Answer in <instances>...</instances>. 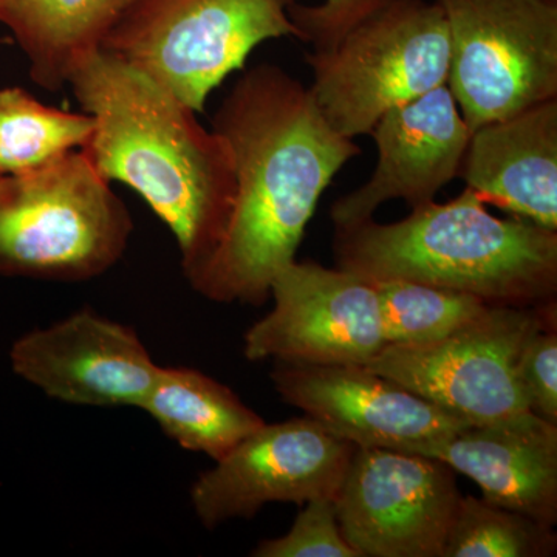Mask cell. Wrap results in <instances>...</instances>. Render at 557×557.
<instances>
[{"label": "cell", "instance_id": "6da1fadb", "mask_svg": "<svg viewBox=\"0 0 557 557\" xmlns=\"http://www.w3.org/2000/svg\"><path fill=\"white\" fill-rule=\"evenodd\" d=\"M211 129L233 152L236 200L225 236L189 284L212 302L260 307L295 262L322 194L361 148L330 126L309 87L267 62L231 87Z\"/></svg>", "mask_w": 557, "mask_h": 557}, {"label": "cell", "instance_id": "7a4b0ae2", "mask_svg": "<svg viewBox=\"0 0 557 557\" xmlns=\"http://www.w3.org/2000/svg\"><path fill=\"white\" fill-rule=\"evenodd\" d=\"M69 86L95 120L83 149L109 182L134 189L171 230L193 281L225 236L236 200L228 143L159 81L108 50L81 62Z\"/></svg>", "mask_w": 557, "mask_h": 557}, {"label": "cell", "instance_id": "3957f363", "mask_svg": "<svg viewBox=\"0 0 557 557\" xmlns=\"http://www.w3.org/2000/svg\"><path fill=\"white\" fill-rule=\"evenodd\" d=\"M336 267L369 281L399 278L469 293L491 306L556 302L557 231L498 219L475 190L421 205L394 223L335 228Z\"/></svg>", "mask_w": 557, "mask_h": 557}, {"label": "cell", "instance_id": "277c9868", "mask_svg": "<svg viewBox=\"0 0 557 557\" xmlns=\"http://www.w3.org/2000/svg\"><path fill=\"white\" fill-rule=\"evenodd\" d=\"M84 149L0 175V276L84 282L108 273L129 245V209Z\"/></svg>", "mask_w": 557, "mask_h": 557}, {"label": "cell", "instance_id": "5b68a950", "mask_svg": "<svg viewBox=\"0 0 557 557\" xmlns=\"http://www.w3.org/2000/svg\"><path fill=\"white\" fill-rule=\"evenodd\" d=\"M311 97L347 138L372 132L387 110L448 84L450 42L434 0H388L329 51L306 57Z\"/></svg>", "mask_w": 557, "mask_h": 557}, {"label": "cell", "instance_id": "8992f818", "mask_svg": "<svg viewBox=\"0 0 557 557\" xmlns=\"http://www.w3.org/2000/svg\"><path fill=\"white\" fill-rule=\"evenodd\" d=\"M300 0H135L102 50L116 54L183 104L205 112L209 94L271 39H300L288 11Z\"/></svg>", "mask_w": 557, "mask_h": 557}, {"label": "cell", "instance_id": "52a82bcc", "mask_svg": "<svg viewBox=\"0 0 557 557\" xmlns=\"http://www.w3.org/2000/svg\"><path fill=\"white\" fill-rule=\"evenodd\" d=\"M448 22V87L469 129L557 98V0H434Z\"/></svg>", "mask_w": 557, "mask_h": 557}, {"label": "cell", "instance_id": "ba28073f", "mask_svg": "<svg viewBox=\"0 0 557 557\" xmlns=\"http://www.w3.org/2000/svg\"><path fill=\"white\" fill-rule=\"evenodd\" d=\"M556 317V302L490 306L445 338L386 344L366 368L469 424L487 423L530 410L519 381L520 355Z\"/></svg>", "mask_w": 557, "mask_h": 557}, {"label": "cell", "instance_id": "9c48e42d", "mask_svg": "<svg viewBox=\"0 0 557 557\" xmlns=\"http://www.w3.org/2000/svg\"><path fill=\"white\" fill-rule=\"evenodd\" d=\"M460 498L456 471L438 458L358 448L336 512L361 557H443Z\"/></svg>", "mask_w": 557, "mask_h": 557}, {"label": "cell", "instance_id": "30bf717a", "mask_svg": "<svg viewBox=\"0 0 557 557\" xmlns=\"http://www.w3.org/2000/svg\"><path fill=\"white\" fill-rule=\"evenodd\" d=\"M270 298L273 309L245 333L249 361L368 366L386 346L376 289L350 271L295 260Z\"/></svg>", "mask_w": 557, "mask_h": 557}, {"label": "cell", "instance_id": "8fae6325", "mask_svg": "<svg viewBox=\"0 0 557 557\" xmlns=\"http://www.w3.org/2000/svg\"><path fill=\"white\" fill-rule=\"evenodd\" d=\"M357 449L307 416L265 423L194 482L190 504L205 527L215 528L277 502L336 500Z\"/></svg>", "mask_w": 557, "mask_h": 557}, {"label": "cell", "instance_id": "7c38bea8", "mask_svg": "<svg viewBox=\"0 0 557 557\" xmlns=\"http://www.w3.org/2000/svg\"><path fill=\"white\" fill-rule=\"evenodd\" d=\"M271 380L285 403L357 448L418 454L469 426L366 366L274 361Z\"/></svg>", "mask_w": 557, "mask_h": 557}, {"label": "cell", "instance_id": "4fadbf2b", "mask_svg": "<svg viewBox=\"0 0 557 557\" xmlns=\"http://www.w3.org/2000/svg\"><path fill=\"white\" fill-rule=\"evenodd\" d=\"M10 361L47 397L95 408H141L160 370L134 329L91 309L25 333Z\"/></svg>", "mask_w": 557, "mask_h": 557}, {"label": "cell", "instance_id": "5bb4252c", "mask_svg": "<svg viewBox=\"0 0 557 557\" xmlns=\"http://www.w3.org/2000/svg\"><path fill=\"white\" fill-rule=\"evenodd\" d=\"M379 161L368 182L333 203L338 226L373 219L386 201L401 199L410 209L431 203L460 174L471 129L448 84L387 110L370 132Z\"/></svg>", "mask_w": 557, "mask_h": 557}, {"label": "cell", "instance_id": "9a60e30c", "mask_svg": "<svg viewBox=\"0 0 557 557\" xmlns=\"http://www.w3.org/2000/svg\"><path fill=\"white\" fill-rule=\"evenodd\" d=\"M418 454L474 480L490 504L556 527L557 426L531 410L469 424Z\"/></svg>", "mask_w": 557, "mask_h": 557}, {"label": "cell", "instance_id": "2e32d148", "mask_svg": "<svg viewBox=\"0 0 557 557\" xmlns=\"http://www.w3.org/2000/svg\"><path fill=\"white\" fill-rule=\"evenodd\" d=\"M458 178L486 205L557 231V98L472 131Z\"/></svg>", "mask_w": 557, "mask_h": 557}, {"label": "cell", "instance_id": "e0dca14e", "mask_svg": "<svg viewBox=\"0 0 557 557\" xmlns=\"http://www.w3.org/2000/svg\"><path fill=\"white\" fill-rule=\"evenodd\" d=\"M135 0H0V25L28 61L36 86L58 94L102 49Z\"/></svg>", "mask_w": 557, "mask_h": 557}, {"label": "cell", "instance_id": "ac0fdd59", "mask_svg": "<svg viewBox=\"0 0 557 557\" xmlns=\"http://www.w3.org/2000/svg\"><path fill=\"white\" fill-rule=\"evenodd\" d=\"M180 448L214 461L265 424L228 386L190 368H161L141 408Z\"/></svg>", "mask_w": 557, "mask_h": 557}, {"label": "cell", "instance_id": "d6986e66", "mask_svg": "<svg viewBox=\"0 0 557 557\" xmlns=\"http://www.w3.org/2000/svg\"><path fill=\"white\" fill-rule=\"evenodd\" d=\"M94 131L89 113L51 108L22 87L0 89V175L38 170L86 148Z\"/></svg>", "mask_w": 557, "mask_h": 557}, {"label": "cell", "instance_id": "ffe728a7", "mask_svg": "<svg viewBox=\"0 0 557 557\" xmlns=\"http://www.w3.org/2000/svg\"><path fill=\"white\" fill-rule=\"evenodd\" d=\"M369 282L379 295L384 343L394 346H416L445 338L491 306L457 289L399 278Z\"/></svg>", "mask_w": 557, "mask_h": 557}, {"label": "cell", "instance_id": "44dd1931", "mask_svg": "<svg viewBox=\"0 0 557 557\" xmlns=\"http://www.w3.org/2000/svg\"><path fill=\"white\" fill-rule=\"evenodd\" d=\"M555 527L539 523L485 498H460L443 557H552Z\"/></svg>", "mask_w": 557, "mask_h": 557}, {"label": "cell", "instance_id": "7402d4cb", "mask_svg": "<svg viewBox=\"0 0 557 557\" xmlns=\"http://www.w3.org/2000/svg\"><path fill=\"white\" fill-rule=\"evenodd\" d=\"M255 557H361L344 537L333 498L307 502L292 530L267 539L252 549Z\"/></svg>", "mask_w": 557, "mask_h": 557}, {"label": "cell", "instance_id": "603a6c76", "mask_svg": "<svg viewBox=\"0 0 557 557\" xmlns=\"http://www.w3.org/2000/svg\"><path fill=\"white\" fill-rule=\"evenodd\" d=\"M388 0H324L317 5L295 3L289 20L300 33V42L310 44L313 51H329L359 22L383 9Z\"/></svg>", "mask_w": 557, "mask_h": 557}, {"label": "cell", "instance_id": "cb8c5ba5", "mask_svg": "<svg viewBox=\"0 0 557 557\" xmlns=\"http://www.w3.org/2000/svg\"><path fill=\"white\" fill-rule=\"evenodd\" d=\"M519 381L528 409L557 426V322L539 329L523 347Z\"/></svg>", "mask_w": 557, "mask_h": 557}, {"label": "cell", "instance_id": "d4e9b609", "mask_svg": "<svg viewBox=\"0 0 557 557\" xmlns=\"http://www.w3.org/2000/svg\"><path fill=\"white\" fill-rule=\"evenodd\" d=\"M2 44H13V40H11L10 36H3V38H0V46Z\"/></svg>", "mask_w": 557, "mask_h": 557}]
</instances>
